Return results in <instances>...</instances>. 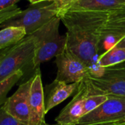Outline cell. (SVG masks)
Returning a JSON list of instances; mask_svg holds the SVG:
<instances>
[{
  "instance_id": "obj_1",
  "label": "cell",
  "mask_w": 125,
  "mask_h": 125,
  "mask_svg": "<svg viewBox=\"0 0 125 125\" xmlns=\"http://www.w3.org/2000/svg\"><path fill=\"white\" fill-rule=\"evenodd\" d=\"M108 10H66L58 13L67 29L66 49L90 67L99 52Z\"/></svg>"
},
{
  "instance_id": "obj_2",
  "label": "cell",
  "mask_w": 125,
  "mask_h": 125,
  "mask_svg": "<svg viewBox=\"0 0 125 125\" xmlns=\"http://www.w3.org/2000/svg\"><path fill=\"white\" fill-rule=\"evenodd\" d=\"M60 17L57 16L31 34L35 41V55L33 69L40 64L51 60L63 52L66 47V35H61L59 32Z\"/></svg>"
},
{
  "instance_id": "obj_3",
  "label": "cell",
  "mask_w": 125,
  "mask_h": 125,
  "mask_svg": "<svg viewBox=\"0 0 125 125\" xmlns=\"http://www.w3.org/2000/svg\"><path fill=\"white\" fill-rule=\"evenodd\" d=\"M35 41L32 35H27L17 44L2 51L0 56V83L17 72L33 69Z\"/></svg>"
},
{
  "instance_id": "obj_4",
  "label": "cell",
  "mask_w": 125,
  "mask_h": 125,
  "mask_svg": "<svg viewBox=\"0 0 125 125\" xmlns=\"http://www.w3.org/2000/svg\"><path fill=\"white\" fill-rule=\"evenodd\" d=\"M58 13L59 9L54 2L50 4L41 2L31 5L26 10H21L2 24L0 28L23 27L26 30L27 35H30L57 16Z\"/></svg>"
},
{
  "instance_id": "obj_5",
  "label": "cell",
  "mask_w": 125,
  "mask_h": 125,
  "mask_svg": "<svg viewBox=\"0 0 125 125\" xmlns=\"http://www.w3.org/2000/svg\"><path fill=\"white\" fill-rule=\"evenodd\" d=\"M89 91L95 94H104L109 97H125V62L102 68L98 76L86 78Z\"/></svg>"
},
{
  "instance_id": "obj_6",
  "label": "cell",
  "mask_w": 125,
  "mask_h": 125,
  "mask_svg": "<svg viewBox=\"0 0 125 125\" xmlns=\"http://www.w3.org/2000/svg\"><path fill=\"white\" fill-rule=\"evenodd\" d=\"M125 120V97H108L93 111L83 115L75 125H120Z\"/></svg>"
},
{
  "instance_id": "obj_7",
  "label": "cell",
  "mask_w": 125,
  "mask_h": 125,
  "mask_svg": "<svg viewBox=\"0 0 125 125\" xmlns=\"http://www.w3.org/2000/svg\"><path fill=\"white\" fill-rule=\"evenodd\" d=\"M57 72L55 80L67 84L80 83L89 76V66L66 48L55 57Z\"/></svg>"
},
{
  "instance_id": "obj_8",
  "label": "cell",
  "mask_w": 125,
  "mask_h": 125,
  "mask_svg": "<svg viewBox=\"0 0 125 125\" xmlns=\"http://www.w3.org/2000/svg\"><path fill=\"white\" fill-rule=\"evenodd\" d=\"M100 46L104 52L112 47L125 48V6L110 10L102 31Z\"/></svg>"
},
{
  "instance_id": "obj_9",
  "label": "cell",
  "mask_w": 125,
  "mask_h": 125,
  "mask_svg": "<svg viewBox=\"0 0 125 125\" xmlns=\"http://www.w3.org/2000/svg\"><path fill=\"white\" fill-rule=\"evenodd\" d=\"M30 118L28 125H47L45 121L46 106L44 89L43 88L40 68L32 75L29 99Z\"/></svg>"
},
{
  "instance_id": "obj_10",
  "label": "cell",
  "mask_w": 125,
  "mask_h": 125,
  "mask_svg": "<svg viewBox=\"0 0 125 125\" xmlns=\"http://www.w3.org/2000/svg\"><path fill=\"white\" fill-rule=\"evenodd\" d=\"M32 76L20 84L16 91L9 98H7L2 105L3 108L10 115L27 125L29 124L30 110L29 99Z\"/></svg>"
},
{
  "instance_id": "obj_11",
  "label": "cell",
  "mask_w": 125,
  "mask_h": 125,
  "mask_svg": "<svg viewBox=\"0 0 125 125\" xmlns=\"http://www.w3.org/2000/svg\"><path fill=\"white\" fill-rule=\"evenodd\" d=\"M86 78L80 82L72 101L56 117L55 121L61 125H75L84 115V104L88 95Z\"/></svg>"
},
{
  "instance_id": "obj_12",
  "label": "cell",
  "mask_w": 125,
  "mask_h": 125,
  "mask_svg": "<svg viewBox=\"0 0 125 125\" xmlns=\"http://www.w3.org/2000/svg\"><path fill=\"white\" fill-rule=\"evenodd\" d=\"M80 83L67 84L54 80L50 85L46 87L45 106L47 113L53 107L65 101L77 91Z\"/></svg>"
},
{
  "instance_id": "obj_13",
  "label": "cell",
  "mask_w": 125,
  "mask_h": 125,
  "mask_svg": "<svg viewBox=\"0 0 125 125\" xmlns=\"http://www.w3.org/2000/svg\"><path fill=\"white\" fill-rule=\"evenodd\" d=\"M125 6V0H74L63 10H111ZM60 11V12H61Z\"/></svg>"
},
{
  "instance_id": "obj_14",
  "label": "cell",
  "mask_w": 125,
  "mask_h": 125,
  "mask_svg": "<svg viewBox=\"0 0 125 125\" xmlns=\"http://www.w3.org/2000/svg\"><path fill=\"white\" fill-rule=\"evenodd\" d=\"M125 62V48L112 47L102 52L96 60L95 64L89 69L91 72H96L100 68H106Z\"/></svg>"
},
{
  "instance_id": "obj_15",
  "label": "cell",
  "mask_w": 125,
  "mask_h": 125,
  "mask_svg": "<svg viewBox=\"0 0 125 125\" xmlns=\"http://www.w3.org/2000/svg\"><path fill=\"white\" fill-rule=\"evenodd\" d=\"M27 36L24 28L8 27L0 30V51L11 47Z\"/></svg>"
},
{
  "instance_id": "obj_16",
  "label": "cell",
  "mask_w": 125,
  "mask_h": 125,
  "mask_svg": "<svg viewBox=\"0 0 125 125\" xmlns=\"http://www.w3.org/2000/svg\"><path fill=\"white\" fill-rule=\"evenodd\" d=\"M23 72H17L10 77L0 83V107H2L7 99V95L10 89L23 77Z\"/></svg>"
},
{
  "instance_id": "obj_17",
  "label": "cell",
  "mask_w": 125,
  "mask_h": 125,
  "mask_svg": "<svg viewBox=\"0 0 125 125\" xmlns=\"http://www.w3.org/2000/svg\"><path fill=\"white\" fill-rule=\"evenodd\" d=\"M88 84V83H87ZM88 95L85 98L84 104V115L88 113L93 111L105 101L107 100L108 96L104 94H92L88 88Z\"/></svg>"
},
{
  "instance_id": "obj_18",
  "label": "cell",
  "mask_w": 125,
  "mask_h": 125,
  "mask_svg": "<svg viewBox=\"0 0 125 125\" xmlns=\"http://www.w3.org/2000/svg\"><path fill=\"white\" fill-rule=\"evenodd\" d=\"M0 125H27L23 124L8 113L5 111L3 107H0Z\"/></svg>"
},
{
  "instance_id": "obj_19",
  "label": "cell",
  "mask_w": 125,
  "mask_h": 125,
  "mask_svg": "<svg viewBox=\"0 0 125 125\" xmlns=\"http://www.w3.org/2000/svg\"><path fill=\"white\" fill-rule=\"evenodd\" d=\"M21 10L16 5L7 9L0 10V25L21 12Z\"/></svg>"
},
{
  "instance_id": "obj_20",
  "label": "cell",
  "mask_w": 125,
  "mask_h": 125,
  "mask_svg": "<svg viewBox=\"0 0 125 125\" xmlns=\"http://www.w3.org/2000/svg\"><path fill=\"white\" fill-rule=\"evenodd\" d=\"M20 0H0V10H2L16 5Z\"/></svg>"
},
{
  "instance_id": "obj_21",
  "label": "cell",
  "mask_w": 125,
  "mask_h": 125,
  "mask_svg": "<svg viewBox=\"0 0 125 125\" xmlns=\"http://www.w3.org/2000/svg\"><path fill=\"white\" fill-rule=\"evenodd\" d=\"M74 0H54V2L56 4L60 12L66 8Z\"/></svg>"
},
{
  "instance_id": "obj_22",
  "label": "cell",
  "mask_w": 125,
  "mask_h": 125,
  "mask_svg": "<svg viewBox=\"0 0 125 125\" xmlns=\"http://www.w3.org/2000/svg\"><path fill=\"white\" fill-rule=\"evenodd\" d=\"M28 1L32 4H37V3H41V2H54V0H28Z\"/></svg>"
},
{
  "instance_id": "obj_23",
  "label": "cell",
  "mask_w": 125,
  "mask_h": 125,
  "mask_svg": "<svg viewBox=\"0 0 125 125\" xmlns=\"http://www.w3.org/2000/svg\"><path fill=\"white\" fill-rule=\"evenodd\" d=\"M120 125H125V120L124 121H123L121 123V124Z\"/></svg>"
},
{
  "instance_id": "obj_24",
  "label": "cell",
  "mask_w": 125,
  "mask_h": 125,
  "mask_svg": "<svg viewBox=\"0 0 125 125\" xmlns=\"http://www.w3.org/2000/svg\"><path fill=\"white\" fill-rule=\"evenodd\" d=\"M47 125H61V124H47Z\"/></svg>"
},
{
  "instance_id": "obj_25",
  "label": "cell",
  "mask_w": 125,
  "mask_h": 125,
  "mask_svg": "<svg viewBox=\"0 0 125 125\" xmlns=\"http://www.w3.org/2000/svg\"><path fill=\"white\" fill-rule=\"evenodd\" d=\"M3 51V50H2ZM2 51H0V56H1V54H2Z\"/></svg>"
},
{
  "instance_id": "obj_26",
  "label": "cell",
  "mask_w": 125,
  "mask_h": 125,
  "mask_svg": "<svg viewBox=\"0 0 125 125\" xmlns=\"http://www.w3.org/2000/svg\"></svg>"
}]
</instances>
